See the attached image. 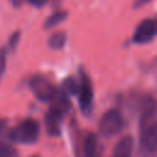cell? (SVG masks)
I'll use <instances>...</instances> for the list:
<instances>
[{
	"label": "cell",
	"mask_w": 157,
	"mask_h": 157,
	"mask_svg": "<svg viewBox=\"0 0 157 157\" xmlns=\"http://www.w3.org/2000/svg\"><path fill=\"white\" fill-rule=\"evenodd\" d=\"M60 91H63L67 96H76L78 94V91H80V81H77L75 77L69 76L61 82Z\"/></svg>",
	"instance_id": "12"
},
{
	"label": "cell",
	"mask_w": 157,
	"mask_h": 157,
	"mask_svg": "<svg viewBox=\"0 0 157 157\" xmlns=\"http://www.w3.org/2000/svg\"><path fill=\"white\" fill-rule=\"evenodd\" d=\"M67 16H69V12L67 11H65V10H58L54 13H52L49 17H47V20L44 21L43 28L44 29L53 28V27L58 26L59 23H61L63 21H65L67 18Z\"/></svg>",
	"instance_id": "11"
},
{
	"label": "cell",
	"mask_w": 157,
	"mask_h": 157,
	"mask_svg": "<svg viewBox=\"0 0 157 157\" xmlns=\"http://www.w3.org/2000/svg\"><path fill=\"white\" fill-rule=\"evenodd\" d=\"M156 65H157V61H156Z\"/></svg>",
	"instance_id": "22"
},
{
	"label": "cell",
	"mask_w": 157,
	"mask_h": 157,
	"mask_svg": "<svg viewBox=\"0 0 157 157\" xmlns=\"http://www.w3.org/2000/svg\"><path fill=\"white\" fill-rule=\"evenodd\" d=\"M20 39H21V32H20V31H15V32L9 37V40H7V48H6V49L13 52V50L16 49V47H17Z\"/></svg>",
	"instance_id": "15"
},
{
	"label": "cell",
	"mask_w": 157,
	"mask_h": 157,
	"mask_svg": "<svg viewBox=\"0 0 157 157\" xmlns=\"http://www.w3.org/2000/svg\"><path fill=\"white\" fill-rule=\"evenodd\" d=\"M83 156L85 157H99V145L97 136L88 132L83 140Z\"/></svg>",
	"instance_id": "10"
},
{
	"label": "cell",
	"mask_w": 157,
	"mask_h": 157,
	"mask_svg": "<svg viewBox=\"0 0 157 157\" xmlns=\"http://www.w3.org/2000/svg\"><path fill=\"white\" fill-rule=\"evenodd\" d=\"M29 90L33 93V96L44 103L52 102L55 96L58 94V90L56 87L43 75L38 74V75H33L28 82Z\"/></svg>",
	"instance_id": "2"
},
{
	"label": "cell",
	"mask_w": 157,
	"mask_h": 157,
	"mask_svg": "<svg viewBox=\"0 0 157 157\" xmlns=\"http://www.w3.org/2000/svg\"><path fill=\"white\" fill-rule=\"evenodd\" d=\"M10 2L12 4V6H15V7H20V6H22L23 0H10Z\"/></svg>",
	"instance_id": "19"
},
{
	"label": "cell",
	"mask_w": 157,
	"mask_h": 157,
	"mask_svg": "<svg viewBox=\"0 0 157 157\" xmlns=\"http://www.w3.org/2000/svg\"><path fill=\"white\" fill-rule=\"evenodd\" d=\"M64 114L58 112L56 109L49 108L44 115V126L47 134L53 137H58L61 134V125H63Z\"/></svg>",
	"instance_id": "7"
},
{
	"label": "cell",
	"mask_w": 157,
	"mask_h": 157,
	"mask_svg": "<svg viewBox=\"0 0 157 157\" xmlns=\"http://www.w3.org/2000/svg\"><path fill=\"white\" fill-rule=\"evenodd\" d=\"M140 144L147 152L157 151V121L140 130Z\"/></svg>",
	"instance_id": "8"
},
{
	"label": "cell",
	"mask_w": 157,
	"mask_h": 157,
	"mask_svg": "<svg viewBox=\"0 0 157 157\" xmlns=\"http://www.w3.org/2000/svg\"><path fill=\"white\" fill-rule=\"evenodd\" d=\"M157 112V102L153 97L145 94L140 101V130L152 124V119Z\"/></svg>",
	"instance_id": "6"
},
{
	"label": "cell",
	"mask_w": 157,
	"mask_h": 157,
	"mask_svg": "<svg viewBox=\"0 0 157 157\" xmlns=\"http://www.w3.org/2000/svg\"><path fill=\"white\" fill-rule=\"evenodd\" d=\"M151 0H135L134 1V4H132V6H134V9H140V7H142V6H145L147 2H150Z\"/></svg>",
	"instance_id": "17"
},
{
	"label": "cell",
	"mask_w": 157,
	"mask_h": 157,
	"mask_svg": "<svg viewBox=\"0 0 157 157\" xmlns=\"http://www.w3.org/2000/svg\"><path fill=\"white\" fill-rule=\"evenodd\" d=\"M157 36V16L142 20L135 28L131 40L135 44H147Z\"/></svg>",
	"instance_id": "5"
},
{
	"label": "cell",
	"mask_w": 157,
	"mask_h": 157,
	"mask_svg": "<svg viewBox=\"0 0 157 157\" xmlns=\"http://www.w3.org/2000/svg\"><path fill=\"white\" fill-rule=\"evenodd\" d=\"M0 157H17V151L11 145L0 141Z\"/></svg>",
	"instance_id": "14"
},
{
	"label": "cell",
	"mask_w": 157,
	"mask_h": 157,
	"mask_svg": "<svg viewBox=\"0 0 157 157\" xmlns=\"http://www.w3.org/2000/svg\"><path fill=\"white\" fill-rule=\"evenodd\" d=\"M39 132L40 128L38 121L33 118H26L21 120L16 126H13L11 130H9L7 137L17 144L32 145L38 141Z\"/></svg>",
	"instance_id": "1"
},
{
	"label": "cell",
	"mask_w": 157,
	"mask_h": 157,
	"mask_svg": "<svg viewBox=\"0 0 157 157\" xmlns=\"http://www.w3.org/2000/svg\"><path fill=\"white\" fill-rule=\"evenodd\" d=\"M80 72V91H78V105L83 115H90L93 107V87L87 72L81 67Z\"/></svg>",
	"instance_id": "4"
},
{
	"label": "cell",
	"mask_w": 157,
	"mask_h": 157,
	"mask_svg": "<svg viewBox=\"0 0 157 157\" xmlns=\"http://www.w3.org/2000/svg\"><path fill=\"white\" fill-rule=\"evenodd\" d=\"M32 6H34V7H43L49 0H27Z\"/></svg>",
	"instance_id": "16"
},
{
	"label": "cell",
	"mask_w": 157,
	"mask_h": 157,
	"mask_svg": "<svg viewBox=\"0 0 157 157\" xmlns=\"http://www.w3.org/2000/svg\"><path fill=\"white\" fill-rule=\"evenodd\" d=\"M124 128V119L118 109H108L99 119L98 130L104 137H113L118 135Z\"/></svg>",
	"instance_id": "3"
},
{
	"label": "cell",
	"mask_w": 157,
	"mask_h": 157,
	"mask_svg": "<svg viewBox=\"0 0 157 157\" xmlns=\"http://www.w3.org/2000/svg\"><path fill=\"white\" fill-rule=\"evenodd\" d=\"M132 148H134V139L130 135H125L115 144L112 157H131Z\"/></svg>",
	"instance_id": "9"
},
{
	"label": "cell",
	"mask_w": 157,
	"mask_h": 157,
	"mask_svg": "<svg viewBox=\"0 0 157 157\" xmlns=\"http://www.w3.org/2000/svg\"><path fill=\"white\" fill-rule=\"evenodd\" d=\"M32 157H38V156H32Z\"/></svg>",
	"instance_id": "21"
},
{
	"label": "cell",
	"mask_w": 157,
	"mask_h": 157,
	"mask_svg": "<svg viewBox=\"0 0 157 157\" xmlns=\"http://www.w3.org/2000/svg\"><path fill=\"white\" fill-rule=\"evenodd\" d=\"M61 1H63V0H52V4H53L54 7H58V6H60Z\"/></svg>",
	"instance_id": "20"
},
{
	"label": "cell",
	"mask_w": 157,
	"mask_h": 157,
	"mask_svg": "<svg viewBox=\"0 0 157 157\" xmlns=\"http://www.w3.org/2000/svg\"><path fill=\"white\" fill-rule=\"evenodd\" d=\"M65 44H66V34L64 31L54 32L48 39V47L54 50L63 49L65 47Z\"/></svg>",
	"instance_id": "13"
},
{
	"label": "cell",
	"mask_w": 157,
	"mask_h": 157,
	"mask_svg": "<svg viewBox=\"0 0 157 157\" xmlns=\"http://www.w3.org/2000/svg\"><path fill=\"white\" fill-rule=\"evenodd\" d=\"M7 129V119H0V135H2Z\"/></svg>",
	"instance_id": "18"
}]
</instances>
